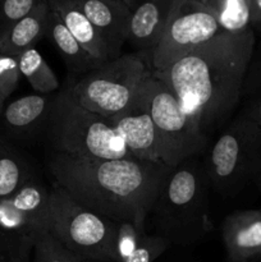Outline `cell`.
Returning a JSON list of instances; mask_svg holds the SVG:
<instances>
[{"label":"cell","instance_id":"cell-1","mask_svg":"<svg viewBox=\"0 0 261 262\" xmlns=\"http://www.w3.org/2000/svg\"><path fill=\"white\" fill-rule=\"evenodd\" d=\"M255 31L223 32L205 45L153 73L179 100L209 137L234 112L242 97Z\"/></svg>","mask_w":261,"mask_h":262},{"label":"cell","instance_id":"cell-2","mask_svg":"<svg viewBox=\"0 0 261 262\" xmlns=\"http://www.w3.org/2000/svg\"><path fill=\"white\" fill-rule=\"evenodd\" d=\"M49 170L58 186L114 222L145 223L169 166L125 159H86L53 152Z\"/></svg>","mask_w":261,"mask_h":262},{"label":"cell","instance_id":"cell-3","mask_svg":"<svg viewBox=\"0 0 261 262\" xmlns=\"http://www.w3.org/2000/svg\"><path fill=\"white\" fill-rule=\"evenodd\" d=\"M209 184L196 158L169 168L150 212L158 234L169 245H193L209 234Z\"/></svg>","mask_w":261,"mask_h":262},{"label":"cell","instance_id":"cell-4","mask_svg":"<svg viewBox=\"0 0 261 262\" xmlns=\"http://www.w3.org/2000/svg\"><path fill=\"white\" fill-rule=\"evenodd\" d=\"M46 133L53 152L86 159L133 158L112 122L81 106L66 89L55 94Z\"/></svg>","mask_w":261,"mask_h":262},{"label":"cell","instance_id":"cell-5","mask_svg":"<svg viewBox=\"0 0 261 262\" xmlns=\"http://www.w3.org/2000/svg\"><path fill=\"white\" fill-rule=\"evenodd\" d=\"M153 74L138 54H124L81 77H71L64 89L84 109L112 119L136 100Z\"/></svg>","mask_w":261,"mask_h":262},{"label":"cell","instance_id":"cell-6","mask_svg":"<svg viewBox=\"0 0 261 262\" xmlns=\"http://www.w3.org/2000/svg\"><path fill=\"white\" fill-rule=\"evenodd\" d=\"M50 232L79 260L117 262V222L90 210L56 183L50 189Z\"/></svg>","mask_w":261,"mask_h":262},{"label":"cell","instance_id":"cell-7","mask_svg":"<svg viewBox=\"0 0 261 262\" xmlns=\"http://www.w3.org/2000/svg\"><path fill=\"white\" fill-rule=\"evenodd\" d=\"M260 165L261 129L240 113L210 148L205 165L209 183L223 196H230Z\"/></svg>","mask_w":261,"mask_h":262},{"label":"cell","instance_id":"cell-8","mask_svg":"<svg viewBox=\"0 0 261 262\" xmlns=\"http://www.w3.org/2000/svg\"><path fill=\"white\" fill-rule=\"evenodd\" d=\"M145 95L158 135L161 163L176 168L182 161L200 155L209 137L183 109L176 95L154 74L146 81Z\"/></svg>","mask_w":261,"mask_h":262},{"label":"cell","instance_id":"cell-9","mask_svg":"<svg viewBox=\"0 0 261 262\" xmlns=\"http://www.w3.org/2000/svg\"><path fill=\"white\" fill-rule=\"evenodd\" d=\"M223 32L227 31L200 0H173L165 31L145 63L153 73L163 72Z\"/></svg>","mask_w":261,"mask_h":262},{"label":"cell","instance_id":"cell-10","mask_svg":"<svg viewBox=\"0 0 261 262\" xmlns=\"http://www.w3.org/2000/svg\"><path fill=\"white\" fill-rule=\"evenodd\" d=\"M0 229L33 241L50 232V189L37 174L0 201Z\"/></svg>","mask_w":261,"mask_h":262},{"label":"cell","instance_id":"cell-11","mask_svg":"<svg viewBox=\"0 0 261 262\" xmlns=\"http://www.w3.org/2000/svg\"><path fill=\"white\" fill-rule=\"evenodd\" d=\"M109 120L133 158L161 163L158 135L146 100L145 84L135 101Z\"/></svg>","mask_w":261,"mask_h":262},{"label":"cell","instance_id":"cell-12","mask_svg":"<svg viewBox=\"0 0 261 262\" xmlns=\"http://www.w3.org/2000/svg\"><path fill=\"white\" fill-rule=\"evenodd\" d=\"M55 94H31L15 99L4 106L0 125L13 140H27L48 127Z\"/></svg>","mask_w":261,"mask_h":262},{"label":"cell","instance_id":"cell-13","mask_svg":"<svg viewBox=\"0 0 261 262\" xmlns=\"http://www.w3.org/2000/svg\"><path fill=\"white\" fill-rule=\"evenodd\" d=\"M222 237L229 262L261 258V210H242L228 215L222 224Z\"/></svg>","mask_w":261,"mask_h":262},{"label":"cell","instance_id":"cell-14","mask_svg":"<svg viewBox=\"0 0 261 262\" xmlns=\"http://www.w3.org/2000/svg\"><path fill=\"white\" fill-rule=\"evenodd\" d=\"M173 0H143L130 13L127 28V42L145 60L160 41Z\"/></svg>","mask_w":261,"mask_h":262},{"label":"cell","instance_id":"cell-15","mask_svg":"<svg viewBox=\"0 0 261 262\" xmlns=\"http://www.w3.org/2000/svg\"><path fill=\"white\" fill-rule=\"evenodd\" d=\"M94 27L99 31L112 51L113 59L122 55V48L127 42L129 22V7L118 0H76Z\"/></svg>","mask_w":261,"mask_h":262},{"label":"cell","instance_id":"cell-16","mask_svg":"<svg viewBox=\"0 0 261 262\" xmlns=\"http://www.w3.org/2000/svg\"><path fill=\"white\" fill-rule=\"evenodd\" d=\"M50 8L60 17L69 32L100 64L112 60L113 55L99 31L84 15L76 0H49Z\"/></svg>","mask_w":261,"mask_h":262},{"label":"cell","instance_id":"cell-17","mask_svg":"<svg viewBox=\"0 0 261 262\" xmlns=\"http://www.w3.org/2000/svg\"><path fill=\"white\" fill-rule=\"evenodd\" d=\"M49 14L50 4L49 0H45L33 12L8 27L0 35V54L18 56L23 51L35 48L48 33Z\"/></svg>","mask_w":261,"mask_h":262},{"label":"cell","instance_id":"cell-18","mask_svg":"<svg viewBox=\"0 0 261 262\" xmlns=\"http://www.w3.org/2000/svg\"><path fill=\"white\" fill-rule=\"evenodd\" d=\"M51 42L55 45L64 64L72 77H81L96 67L101 66L86 51V49L74 38L58 14L50 8L48 23V33Z\"/></svg>","mask_w":261,"mask_h":262},{"label":"cell","instance_id":"cell-19","mask_svg":"<svg viewBox=\"0 0 261 262\" xmlns=\"http://www.w3.org/2000/svg\"><path fill=\"white\" fill-rule=\"evenodd\" d=\"M35 176L30 160L0 136V201L14 193Z\"/></svg>","mask_w":261,"mask_h":262},{"label":"cell","instance_id":"cell-20","mask_svg":"<svg viewBox=\"0 0 261 262\" xmlns=\"http://www.w3.org/2000/svg\"><path fill=\"white\" fill-rule=\"evenodd\" d=\"M18 64L20 74L35 94L53 95L60 90L58 77L36 48L28 49L18 55Z\"/></svg>","mask_w":261,"mask_h":262},{"label":"cell","instance_id":"cell-21","mask_svg":"<svg viewBox=\"0 0 261 262\" xmlns=\"http://www.w3.org/2000/svg\"><path fill=\"white\" fill-rule=\"evenodd\" d=\"M217 19L223 30L242 33L251 30V0H200Z\"/></svg>","mask_w":261,"mask_h":262},{"label":"cell","instance_id":"cell-22","mask_svg":"<svg viewBox=\"0 0 261 262\" xmlns=\"http://www.w3.org/2000/svg\"><path fill=\"white\" fill-rule=\"evenodd\" d=\"M31 262H83L68 250L51 232L33 242Z\"/></svg>","mask_w":261,"mask_h":262},{"label":"cell","instance_id":"cell-23","mask_svg":"<svg viewBox=\"0 0 261 262\" xmlns=\"http://www.w3.org/2000/svg\"><path fill=\"white\" fill-rule=\"evenodd\" d=\"M35 241L0 229V262H31Z\"/></svg>","mask_w":261,"mask_h":262},{"label":"cell","instance_id":"cell-24","mask_svg":"<svg viewBox=\"0 0 261 262\" xmlns=\"http://www.w3.org/2000/svg\"><path fill=\"white\" fill-rule=\"evenodd\" d=\"M169 246L168 241L161 235L147 234V232H145L135 250L123 262H155Z\"/></svg>","mask_w":261,"mask_h":262},{"label":"cell","instance_id":"cell-25","mask_svg":"<svg viewBox=\"0 0 261 262\" xmlns=\"http://www.w3.org/2000/svg\"><path fill=\"white\" fill-rule=\"evenodd\" d=\"M145 232V223L117 222V262H123L130 255Z\"/></svg>","mask_w":261,"mask_h":262},{"label":"cell","instance_id":"cell-26","mask_svg":"<svg viewBox=\"0 0 261 262\" xmlns=\"http://www.w3.org/2000/svg\"><path fill=\"white\" fill-rule=\"evenodd\" d=\"M45 0H0V35Z\"/></svg>","mask_w":261,"mask_h":262},{"label":"cell","instance_id":"cell-27","mask_svg":"<svg viewBox=\"0 0 261 262\" xmlns=\"http://www.w3.org/2000/svg\"><path fill=\"white\" fill-rule=\"evenodd\" d=\"M20 77L18 56L0 54V95L5 101L15 91Z\"/></svg>","mask_w":261,"mask_h":262},{"label":"cell","instance_id":"cell-28","mask_svg":"<svg viewBox=\"0 0 261 262\" xmlns=\"http://www.w3.org/2000/svg\"><path fill=\"white\" fill-rule=\"evenodd\" d=\"M261 94V40L255 42L252 55L248 63L245 81L242 87V96H256Z\"/></svg>","mask_w":261,"mask_h":262},{"label":"cell","instance_id":"cell-29","mask_svg":"<svg viewBox=\"0 0 261 262\" xmlns=\"http://www.w3.org/2000/svg\"><path fill=\"white\" fill-rule=\"evenodd\" d=\"M241 114L261 129V94L256 95L255 99L248 102L247 106L241 112Z\"/></svg>","mask_w":261,"mask_h":262},{"label":"cell","instance_id":"cell-30","mask_svg":"<svg viewBox=\"0 0 261 262\" xmlns=\"http://www.w3.org/2000/svg\"><path fill=\"white\" fill-rule=\"evenodd\" d=\"M251 27L261 32V0H251Z\"/></svg>","mask_w":261,"mask_h":262},{"label":"cell","instance_id":"cell-31","mask_svg":"<svg viewBox=\"0 0 261 262\" xmlns=\"http://www.w3.org/2000/svg\"><path fill=\"white\" fill-rule=\"evenodd\" d=\"M118 2L124 3V4L127 5V7H129L130 10H132V9H135V8L137 7L141 2H143V0H118Z\"/></svg>","mask_w":261,"mask_h":262},{"label":"cell","instance_id":"cell-32","mask_svg":"<svg viewBox=\"0 0 261 262\" xmlns=\"http://www.w3.org/2000/svg\"><path fill=\"white\" fill-rule=\"evenodd\" d=\"M4 104H5V100L3 99L2 95H0V115H2L3 110H4Z\"/></svg>","mask_w":261,"mask_h":262},{"label":"cell","instance_id":"cell-33","mask_svg":"<svg viewBox=\"0 0 261 262\" xmlns=\"http://www.w3.org/2000/svg\"><path fill=\"white\" fill-rule=\"evenodd\" d=\"M258 171H260V176H261V165H260V170H258Z\"/></svg>","mask_w":261,"mask_h":262},{"label":"cell","instance_id":"cell-34","mask_svg":"<svg viewBox=\"0 0 261 262\" xmlns=\"http://www.w3.org/2000/svg\"><path fill=\"white\" fill-rule=\"evenodd\" d=\"M251 262H261V261H251Z\"/></svg>","mask_w":261,"mask_h":262},{"label":"cell","instance_id":"cell-35","mask_svg":"<svg viewBox=\"0 0 261 262\" xmlns=\"http://www.w3.org/2000/svg\"><path fill=\"white\" fill-rule=\"evenodd\" d=\"M83 262H92V261H83Z\"/></svg>","mask_w":261,"mask_h":262}]
</instances>
